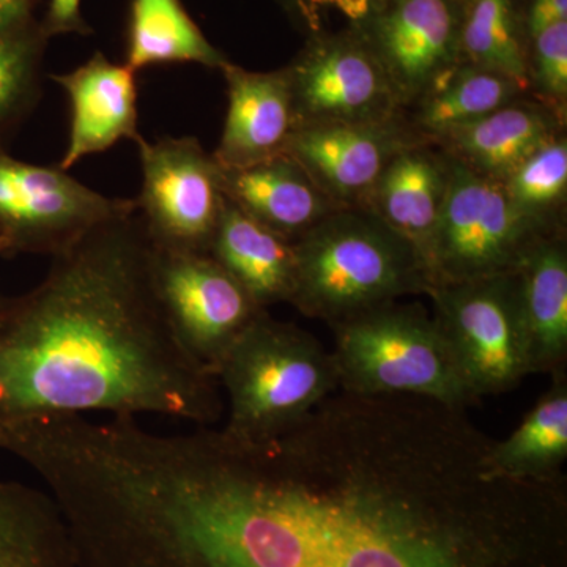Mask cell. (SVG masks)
I'll list each match as a JSON object with an SVG mask.
<instances>
[{"label": "cell", "mask_w": 567, "mask_h": 567, "mask_svg": "<svg viewBox=\"0 0 567 567\" xmlns=\"http://www.w3.org/2000/svg\"><path fill=\"white\" fill-rule=\"evenodd\" d=\"M492 443L464 409L338 391L262 442L115 417L81 480L122 567H544L547 484L495 475Z\"/></svg>", "instance_id": "cell-1"}, {"label": "cell", "mask_w": 567, "mask_h": 567, "mask_svg": "<svg viewBox=\"0 0 567 567\" xmlns=\"http://www.w3.org/2000/svg\"><path fill=\"white\" fill-rule=\"evenodd\" d=\"M93 412L197 427L224 412L218 380L183 349L164 316L137 210L52 256L29 292L0 295V434Z\"/></svg>", "instance_id": "cell-2"}, {"label": "cell", "mask_w": 567, "mask_h": 567, "mask_svg": "<svg viewBox=\"0 0 567 567\" xmlns=\"http://www.w3.org/2000/svg\"><path fill=\"white\" fill-rule=\"evenodd\" d=\"M293 246L290 305L330 327L431 289L415 248L368 208H339Z\"/></svg>", "instance_id": "cell-3"}, {"label": "cell", "mask_w": 567, "mask_h": 567, "mask_svg": "<svg viewBox=\"0 0 567 567\" xmlns=\"http://www.w3.org/2000/svg\"><path fill=\"white\" fill-rule=\"evenodd\" d=\"M215 377L229 405L223 431L245 442L289 431L339 391L333 354L316 336L268 311L235 339Z\"/></svg>", "instance_id": "cell-4"}, {"label": "cell", "mask_w": 567, "mask_h": 567, "mask_svg": "<svg viewBox=\"0 0 567 567\" xmlns=\"http://www.w3.org/2000/svg\"><path fill=\"white\" fill-rule=\"evenodd\" d=\"M331 330L339 391L412 395L464 410L475 404L445 336L421 306L393 301Z\"/></svg>", "instance_id": "cell-5"}, {"label": "cell", "mask_w": 567, "mask_h": 567, "mask_svg": "<svg viewBox=\"0 0 567 567\" xmlns=\"http://www.w3.org/2000/svg\"><path fill=\"white\" fill-rule=\"evenodd\" d=\"M547 234L514 208L502 182L451 158L450 185L425 262L431 289L511 274Z\"/></svg>", "instance_id": "cell-6"}, {"label": "cell", "mask_w": 567, "mask_h": 567, "mask_svg": "<svg viewBox=\"0 0 567 567\" xmlns=\"http://www.w3.org/2000/svg\"><path fill=\"white\" fill-rule=\"evenodd\" d=\"M427 295L458 374L475 401L514 390L532 374L516 271L442 284Z\"/></svg>", "instance_id": "cell-7"}, {"label": "cell", "mask_w": 567, "mask_h": 567, "mask_svg": "<svg viewBox=\"0 0 567 567\" xmlns=\"http://www.w3.org/2000/svg\"><path fill=\"white\" fill-rule=\"evenodd\" d=\"M140 147L137 215L153 248L208 252L224 207L221 166L193 136L163 137Z\"/></svg>", "instance_id": "cell-8"}, {"label": "cell", "mask_w": 567, "mask_h": 567, "mask_svg": "<svg viewBox=\"0 0 567 567\" xmlns=\"http://www.w3.org/2000/svg\"><path fill=\"white\" fill-rule=\"evenodd\" d=\"M136 200L114 199L70 177L61 167L13 158L0 145V237L9 254L55 256Z\"/></svg>", "instance_id": "cell-9"}, {"label": "cell", "mask_w": 567, "mask_h": 567, "mask_svg": "<svg viewBox=\"0 0 567 567\" xmlns=\"http://www.w3.org/2000/svg\"><path fill=\"white\" fill-rule=\"evenodd\" d=\"M152 275L175 338L215 375L224 353L264 309L208 252L152 246Z\"/></svg>", "instance_id": "cell-10"}, {"label": "cell", "mask_w": 567, "mask_h": 567, "mask_svg": "<svg viewBox=\"0 0 567 567\" xmlns=\"http://www.w3.org/2000/svg\"><path fill=\"white\" fill-rule=\"evenodd\" d=\"M286 73L298 125L377 123L402 115L385 70L357 31L316 37Z\"/></svg>", "instance_id": "cell-11"}, {"label": "cell", "mask_w": 567, "mask_h": 567, "mask_svg": "<svg viewBox=\"0 0 567 567\" xmlns=\"http://www.w3.org/2000/svg\"><path fill=\"white\" fill-rule=\"evenodd\" d=\"M357 24L402 111L461 62V0H386Z\"/></svg>", "instance_id": "cell-12"}, {"label": "cell", "mask_w": 567, "mask_h": 567, "mask_svg": "<svg viewBox=\"0 0 567 567\" xmlns=\"http://www.w3.org/2000/svg\"><path fill=\"white\" fill-rule=\"evenodd\" d=\"M421 140L402 115L377 123H308L286 153L339 208H365L391 159Z\"/></svg>", "instance_id": "cell-13"}, {"label": "cell", "mask_w": 567, "mask_h": 567, "mask_svg": "<svg viewBox=\"0 0 567 567\" xmlns=\"http://www.w3.org/2000/svg\"><path fill=\"white\" fill-rule=\"evenodd\" d=\"M221 71L229 102L213 152L219 166L237 169L286 153L298 125L286 69L249 71L227 62Z\"/></svg>", "instance_id": "cell-14"}, {"label": "cell", "mask_w": 567, "mask_h": 567, "mask_svg": "<svg viewBox=\"0 0 567 567\" xmlns=\"http://www.w3.org/2000/svg\"><path fill=\"white\" fill-rule=\"evenodd\" d=\"M70 99V140L59 167L69 171L85 156L110 151L122 140L140 142L136 71L102 52L70 73L52 74Z\"/></svg>", "instance_id": "cell-15"}, {"label": "cell", "mask_w": 567, "mask_h": 567, "mask_svg": "<svg viewBox=\"0 0 567 567\" xmlns=\"http://www.w3.org/2000/svg\"><path fill=\"white\" fill-rule=\"evenodd\" d=\"M450 175V156L434 142L417 140L391 159L365 205L415 248L424 268Z\"/></svg>", "instance_id": "cell-16"}, {"label": "cell", "mask_w": 567, "mask_h": 567, "mask_svg": "<svg viewBox=\"0 0 567 567\" xmlns=\"http://www.w3.org/2000/svg\"><path fill=\"white\" fill-rule=\"evenodd\" d=\"M565 130V118L527 95L436 140L447 156L473 173L505 182L533 153Z\"/></svg>", "instance_id": "cell-17"}, {"label": "cell", "mask_w": 567, "mask_h": 567, "mask_svg": "<svg viewBox=\"0 0 567 567\" xmlns=\"http://www.w3.org/2000/svg\"><path fill=\"white\" fill-rule=\"evenodd\" d=\"M224 197L267 229L295 241L339 210L292 156L221 167Z\"/></svg>", "instance_id": "cell-18"}, {"label": "cell", "mask_w": 567, "mask_h": 567, "mask_svg": "<svg viewBox=\"0 0 567 567\" xmlns=\"http://www.w3.org/2000/svg\"><path fill=\"white\" fill-rule=\"evenodd\" d=\"M527 333L529 372H566L567 244L563 230L537 238L516 270Z\"/></svg>", "instance_id": "cell-19"}, {"label": "cell", "mask_w": 567, "mask_h": 567, "mask_svg": "<svg viewBox=\"0 0 567 567\" xmlns=\"http://www.w3.org/2000/svg\"><path fill=\"white\" fill-rule=\"evenodd\" d=\"M208 254L264 311L292 300L297 281L293 241L254 221L227 199Z\"/></svg>", "instance_id": "cell-20"}, {"label": "cell", "mask_w": 567, "mask_h": 567, "mask_svg": "<svg viewBox=\"0 0 567 567\" xmlns=\"http://www.w3.org/2000/svg\"><path fill=\"white\" fill-rule=\"evenodd\" d=\"M527 95V89L503 74L458 62L406 106L402 117L417 137L435 142Z\"/></svg>", "instance_id": "cell-21"}, {"label": "cell", "mask_w": 567, "mask_h": 567, "mask_svg": "<svg viewBox=\"0 0 567 567\" xmlns=\"http://www.w3.org/2000/svg\"><path fill=\"white\" fill-rule=\"evenodd\" d=\"M76 554L51 495L0 480V567H76Z\"/></svg>", "instance_id": "cell-22"}, {"label": "cell", "mask_w": 567, "mask_h": 567, "mask_svg": "<svg viewBox=\"0 0 567 567\" xmlns=\"http://www.w3.org/2000/svg\"><path fill=\"white\" fill-rule=\"evenodd\" d=\"M567 457V377H551L547 393L503 442L492 443L488 465L495 475L514 481L561 477Z\"/></svg>", "instance_id": "cell-23"}, {"label": "cell", "mask_w": 567, "mask_h": 567, "mask_svg": "<svg viewBox=\"0 0 567 567\" xmlns=\"http://www.w3.org/2000/svg\"><path fill=\"white\" fill-rule=\"evenodd\" d=\"M229 62L197 28L181 0H133L126 65L199 63L221 70Z\"/></svg>", "instance_id": "cell-24"}, {"label": "cell", "mask_w": 567, "mask_h": 567, "mask_svg": "<svg viewBox=\"0 0 567 567\" xmlns=\"http://www.w3.org/2000/svg\"><path fill=\"white\" fill-rule=\"evenodd\" d=\"M525 39L514 0H461V62L503 74L529 92Z\"/></svg>", "instance_id": "cell-25"}, {"label": "cell", "mask_w": 567, "mask_h": 567, "mask_svg": "<svg viewBox=\"0 0 567 567\" xmlns=\"http://www.w3.org/2000/svg\"><path fill=\"white\" fill-rule=\"evenodd\" d=\"M503 183L507 199L525 218L547 233L563 230L567 199L566 134L533 153Z\"/></svg>", "instance_id": "cell-26"}, {"label": "cell", "mask_w": 567, "mask_h": 567, "mask_svg": "<svg viewBox=\"0 0 567 567\" xmlns=\"http://www.w3.org/2000/svg\"><path fill=\"white\" fill-rule=\"evenodd\" d=\"M44 39L31 24L0 33V145L40 102Z\"/></svg>", "instance_id": "cell-27"}, {"label": "cell", "mask_w": 567, "mask_h": 567, "mask_svg": "<svg viewBox=\"0 0 567 567\" xmlns=\"http://www.w3.org/2000/svg\"><path fill=\"white\" fill-rule=\"evenodd\" d=\"M528 82L529 95L566 118L567 21L528 40Z\"/></svg>", "instance_id": "cell-28"}, {"label": "cell", "mask_w": 567, "mask_h": 567, "mask_svg": "<svg viewBox=\"0 0 567 567\" xmlns=\"http://www.w3.org/2000/svg\"><path fill=\"white\" fill-rule=\"evenodd\" d=\"M289 3L312 32L322 29L328 11H338L350 21L358 22L371 10L369 0H289Z\"/></svg>", "instance_id": "cell-29"}, {"label": "cell", "mask_w": 567, "mask_h": 567, "mask_svg": "<svg viewBox=\"0 0 567 567\" xmlns=\"http://www.w3.org/2000/svg\"><path fill=\"white\" fill-rule=\"evenodd\" d=\"M81 2L82 0H51L47 21L40 28L43 35L87 32V25L81 17Z\"/></svg>", "instance_id": "cell-30"}, {"label": "cell", "mask_w": 567, "mask_h": 567, "mask_svg": "<svg viewBox=\"0 0 567 567\" xmlns=\"http://www.w3.org/2000/svg\"><path fill=\"white\" fill-rule=\"evenodd\" d=\"M561 21H567V0H529L525 17L527 39Z\"/></svg>", "instance_id": "cell-31"}, {"label": "cell", "mask_w": 567, "mask_h": 567, "mask_svg": "<svg viewBox=\"0 0 567 567\" xmlns=\"http://www.w3.org/2000/svg\"><path fill=\"white\" fill-rule=\"evenodd\" d=\"M33 0H0V33L29 25Z\"/></svg>", "instance_id": "cell-32"}, {"label": "cell", "mask_w": 567, "mask_h": 567, "mask_svg": "<svg viewBox=\"0 0 567 567\" xmlns=\"http://www.w3.org/2000/svg\"><path fill=\"white\" fill-rule=\"evenodd\" d=\"M7 256V246L3 244L2 237H0V257Z\"/></svg>", "instance_id": "cell-33"}, {"label": "cell", "mask_w": 567, "mask_h": 567, "mask_svg": "<svg viewBox=\"0 0 567 567\" xmlns=\"http://www.w3.org/2000/svg\"><path fill=\"white\" fill-rule=\"evenodd\" d=\"M371 2V9L372 7L380 6V3L386 2V0H369Z\"/></svg>", "instance_id": "cell-34"}, {"label": "cell", "mask_w": 567, "mask_h": 567, "mask_svg": "<svg viewBox=\"0 0 567 567\" xmlns=\"http://www.w3.org/2000/svg\"><path fill=\"white\" fill-rule=\"evenodd\" d=\"M2 440H3V436H2V434H0V446H2Z\"/></svg>", "instance_id": "cell-35"}]
</instances>
